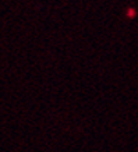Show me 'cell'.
I'll use <instances>...</instances> for the list:
<instances>
[{"label":"cell","instance_id":"1","mask_svg":"<svg viewBox=\"0 0 138 152\" xmlns=\"http://www.w3.org/2000/svg\"><path fill=\"white\" fill-rule=\"evenodd\" d=\"M129 15H130V17H134V10L133 9L129 10Z\"/></svg>","mask_w":138,"mask_h":152}]
</instances>
